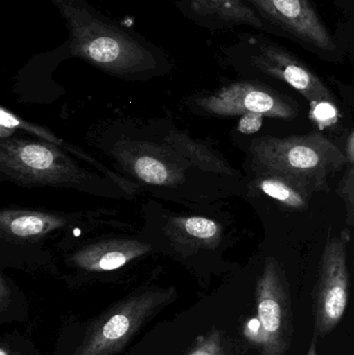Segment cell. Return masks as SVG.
I'll return each mask as SVG.
<instances>
[{
	"label": "cell",
	"instance_id": "1",
	"mask_svg": "<svg viewBox=\"0 0 354 355\" xmlns=\"http://www.w3.org/2000/svg\"><path fill=\"white\" fill-rule=\"evenodd\" d=\"M95 144L114 172L158 200L191 210L206 204L208 180L234 175L220 153L166 119L114 121L101 128Z\"/></svg>",
	"mask_w": 354,
	"mask_h": 355
},
{
	"label": "cell",
	"instance_id": "2",
	"mask_svg": "<svg viewBox=\"0 0 354 355\" xmlns=\"http://www.w3.org/2000/svg\"><path fill=\"white\" fill-rule=\"evenodd\" d=\"M114 208L54 211L8 207L0 212L2 263L51 261L50 248L68 250L72 244L99 231H135Z\"/></svg>",
	"mask_w": 354,
	"mask_h": 355
},
{
	"label": "cell",
	"instance_id": "3",
	"mask_svg": "<svg viewBox=\"0 0 354 355\" xmlns=\"http://www.w3.org/2000/svg\"><path fill=\"white\" fill-rule=\"evenodd\" d=\"M0 181L27 188H64L112 200L133 198L109 178L81 166L60 146L16 135L0 139Z\"/></svg>",
	"mask_w": 354,
	"mask_h": 355
},
{
	"label": "cell",
	"instance_id": "4",
	"mask_svg": "<svg viewBox=\"0 0 354 355\" xmlns=\"http://www.w3.org/2000/svg\"><path fill=\"white\" fill-rule=\"evenodd\" d=\"M249 153L260 172L292 180L309 191L326 189L328 177L348 162L338 146L321 133L262 137L251 141Z\"/></svg>",
	"mask_w": 354,
	"mask_h": 355
},
{
	"label": "cell",
	"instance_id": "5",
	"mask_svg": "<svg viewBox=\"0 0 354 355\" xmlns=\"http://www.w3.org/2000/svg\"><path fill=\"white\" fill-rule=\"evenodd\" d=\"M55 1L70 26L74 55L118 76H141L156 70L157 60L130 35L67 0Z\"/></svg>",
	"mask_w": 354,
	"mask_h": 355
},
{
	"label": "cell",
	"instance_id": "6",
	"mask_svg": "<svg viewBox=\"0 0 354 355\" xmlns=\"http://www.w3.org/2000/svg\"><path fill=\"white\" fill-rule=\"evenodd\" d=\"M174 211L162 202L147 200L141 206V231L153 243L157 254L193 266L222 245L224 227L203 209Z\"/></svg>",
	"mask_w": 354,
	"mask_h": 355
},
{
	"label": "cell",
	"instance_id": "7",
	"mask_svg": "<svg viewBox=\"0 0 354 355\" xmlns=\"http://www.w3.org/2000/svg\"><path fill=\"white\" fill-rule=\"evenodd\" d=\"M257 318L247 324L249 339L261 348L262 355H285L292 337V313L288 283L280 264L266 259L256 287Z\"/></svg>",
	"mask_w": 354,
	"mask_h": 355
},
{
	"label": "cell",
	"instance_id": "8",
	"mask_svg": "<svg viewBox=\"0 0 354 355\" xmlns=\"http://www.w3.org/2000/svg\"><path fill=\"white\" fill-rule=\"evenodd\" d=\"M175 294V288L151 287L123 300L87 334L75 355L116 354Z\"/></svg>",
	"mask_w": 354,
	"mask_h": 355
},
{
	"label": "cell",
	"instance_id": "9",
	"mask_svg": "<svg viewBox=\"0 0 354 355\" xmlns=\"http://www.w3.org/2000/svg\"><path fill=\"white\" fill-rule=\"evenodd\" d=\"M157 254L143 233L106 232L75 242L64 252L67 266L82 273H107L120 270L145 257Z\"/></svg>",
	"mask_w": 354,
	"mask_h": 355
},
{
	"label": "cell",
	"instance_id": "10",
	"mask_svg": "<svg viewBox=\"0 0 354 355\" xmlns=\"http://www.w3.org/2000/svg\"><path fill=\"white\" fill-rule=\"evenodd\" d=\"M348 288L346 243L332 238L324 248L316 284L315 337H326L338 327L346 311Z\"/></svg>",
	"mask_w": 354,
	"mask_h": 355
},
{
	"label": "cell",
	"instance_id": "11",
	"mask_svg": "<svg viewBox=\"0 0 354 355\" xmlns=\"http://www.w3.org/2000/svg\"><path fill=\"white\" fill-rule=\"evenodd\" d=\"M195 106L200 112L220 116L259 114L291 120L297 114L294 107L276 92L251 83L227 85L210 95L197 98Z\"/></svg>",
	"mask_w": 354,
	"mask_h": 355
},
{
	"label": "cell",
	"instance_id": "12",
	"mask_svg": "<svg viewBox=\"0 0 354 355\" xmlns=\"http://www.w3.org/2000/svg\"><path fill=\"white\" fill-rule=\"evenodd\" d=\"M251 62L261 72L280 79L297 89L314 105L334 102V96L321 79L278 46L262 44L251 58Z\"/></svg>",
	"mask_w": 354,
	"mask_h": 355
},
{
	"label": "cell",
	"instance_id": "13",
	"mask_svg": "<svg viewBox=\"0 0 354 355\" xmlns=\"http://www.w3.org/2000/svg\"><path fill=\"white\" fill-rule=\"evenodd\" d=\"M249 1L299 39L324 51H330L336 48L330 31L324 26L309 0Z\"/></svg>",
	"mask_w": 354,
	"mask_h": 355
},
{
	"label": "cell",
	"instance_id": "14",
	"mask_svg": "<svg viewBox=\"0 0 354 355\" xmlns=\"http://www.w3.org/2000/svg\"><path fill=\"white\" fill-rule=\"evenodd\" d=\"M254 186L265 196L274 198L291 210H303L309 204L311 191L292 180L274 174L261 173Z\"/></svg>",
	"mask_w": 354,
	"mask_h": 355
},
{
	"label": "cell",
	"instance_id": "15",
	"mask_svg": "<svg viewBox=\"0 0 354 355\" xmlns=\"http://www.w3.org/2000/svg\"><path fill=\"white\" fill-rule=\"evenodd\" d=\"M193 10L202 16H216L227 22L262 28L263 23L251 8L240 0H189Z\"/></svg>",
	"mask_w": 354,
	"mask_h": 355
},
{
	"label": "cell",
	"instance_id": "16",
	"mask_svg": "<svg viewBox=\"0 0 354 355\" xmlns=\"http://www.w3.org/2000/svg\"><path fill=\"white\" fill-rule=\"evenodd\" d=\"M189 355H224L220 334L218 331L210 334Z\"/></svg>",
	"mask_w": 354,
	"mask_h": 355
},
{
	"label": "cell",
	"instance_id": "17",
	"mask_svg": "<svg viewBox=\"0 0 354 355\" xmlns=\"http://www.w3.org/2000/svg\"><path fill=\"white\" fill-rule=\"evenodd\" d=\"M340 196L348 206L354 208V166L341 183Z\"/></svg>",
	"mask_w": 354,
	"mask_h": 355
},
{
	"label": "cell",
	"instance_id": "18",
	"mask_svg": "<svg viewBox=\"0 0 354 355\" xmlns=\"http://www.w3.org/2000/svg\"><path fill=\"white\" fill-rule=\"evenodd\" d=\"M345 155H346L347 162L354 166V131L349 137L348 141H347L346 154Z\"/></svg>",
	"mask_w": 354,
	"mask_h": 355
},
{
	"label": "cell",
	"instance_id": "19",
	"mask_svg": "<svg viewBox=\"0 0 354 355\" xmlns=\"http://www.w3.org/2000/svg\"><path fill=\"white\" fill-rule=\"evenodd\" d=\"M317 337L314 336L313 341H312L311 345H310L309 352L307 355H317V346H316V342H317Z\"/></svg>",
	"mask_w": 354,
	"mask_h": 355
},
{
	"label": "cell",
	"instance_id": "20",
	"mask_svg": "<svg viewBox=\"0 0 354 355\" xmlns=\"http://www.w3.org/2000/svg\"><path fill=\"white\" fill-rule=\"evenodd\" d=\"M0 355H8L3 348H0Z\"/></svg>",
	"mask_w": 354,
	"mask_h": 355
}]
</instances>
